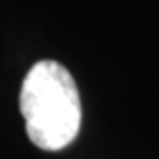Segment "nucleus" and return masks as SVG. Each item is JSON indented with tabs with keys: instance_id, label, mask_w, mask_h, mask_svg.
I'll return each instance as SVG.
<instances>
[{
	"instance_id": "1",
	"label": "nucleus",
	"mask_w": 159,
	"mask_h": 159,
	"mask_svg": "<svg viewBox=\"0 0 159 159\" xmlns=\"http://www.w3.org/2000/svg\"><path fill=\"white\" fill-rule=\"evenodd\" d=\"M19 107L29 141L43 151H62L81 130V95L66 66L41 60L31 66L21 87Z\"/></svg>"
}]
</instances>
